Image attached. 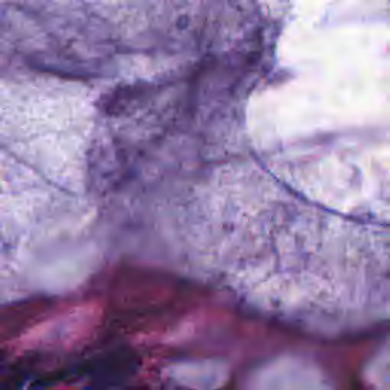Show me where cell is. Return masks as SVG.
I'll return each instance as SVG.
<instances>
[{
	"mask_svg": "<svg viewBox=\"0 0 390 390\" xmlns=\"http://www.w3.org/2000/svg\"><path fill=\"white\" fill-rule=\"evenodd\" d=\"M119 390H145V389H119Z\"/></svg>",
	"mask_w": 390,
	"mask_h": 390,
	"instance_id": "obj_2",
	"label": "cell"
},
{
	"mask_svg": "<svg viewBox=\"0 0 390 390\" xmlns=\"http://www.w3.org/2000/svg\"><path fill=\"white\" fill-rule=\"evenodd\" d=\"M141 367V357L127 346L107 347L78 366L76 375L89 390H108L125 385Z\"/></svg>",
	"mask_w": 390,
	"mask_h": 390,
	"instance_id": "obj_1",
	"label": "cell"
}]
</instances>
